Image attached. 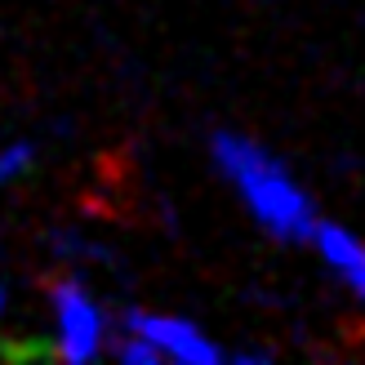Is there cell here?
Listing matches in <instances>:
<instances>
[{
	"label": "cell",
	"instance_id": "1",
	"mask_svg": "<svg viewBox=\"0 0 365 365\" xmlns=\"http://www.w3.org/2000/svg\"><path fill=\"white\" fill-rule=\"evenodd\" d=\"M210 156L267 236H277L285 245H312L321 214L312 196L303 192V182L285 170L281 156H272L263 143L236 130H218L210 138Z\"/></svg>",
	"mask_w": 365,
	"mask_h": 365
},
{
	"label": "cell",
	"instance_id": "2",
	"mask_svg": "<svg viewBox=\"0 0 365 365\" xmlns=\"http://www.w3.org/2000/svg\"><path fill=\"white\" fill-rule=\"evenodd\" d=\"M53 303V325H58V356L63 361H94L107 352V321L98 312V303L89 299V289L81 281H53L49 285Z\"/></svg>",
	"mask_w": 365,
	"mask_h": 365
},
{
	"label": "cell",
	"instance_id": "3",
	"mask_svg": "<svg viewBox=\"0 0 365 365\" xmlns=\"http://www.w3.org/2000/svg\"><path fill=\"white\" fill-rule=\"evenodd\" d=\"M120 330H134L143 339H152L165 361H182V365H223L227 352L200 330L187 317H170V312H143V307H130L120 321Z\"/></svg>",
	"mask_w": 365,
	"mask_h": 365
},
{
	"label": "cell",
	"instance_id": "4",
	"mask_svg": "<svg viewBox=\"0 0 365 365\" xmlns=\"http://www.w3.org/2000/svg\"><path fill=\"white\" fill-rule=\"evenodd\" d=\"M312 250H317V259L330 272H339V277L352 285V294L365 303V241L361 236L352 227H343V223L321 218V227L312 236Z\"/></svg>",
	"mask_w": 365,
	"mask_h": 365
},
{
	"label": "cell",
	"instance_id": "5",
	"mask_svg": "<svg viewBox=\"0 0 365 365\" xmlns=\"http://www.w3.org/2000/svg\"><path fill=\"white\" fill-rule=\"evenodd\" d=\"M107 352H112L116 361H125V365H160V361H165V352H160L152 339H143L134 330H125L120 339H112V343H107Z\"/></svg>",
	"mask_w": 365,
	"mask_h": 365
},
{
	"label": "cell",
	"instance_id": "6",
	"mask_svg": "<svg viewBox=\"0 0 365 365\" xmlns=\"http://www.w3.org/2000/svg\"><path fill=\"white\" fill-rule=\"evenodd\" d=\"M31 165H36V148H31V143H9V148H0V187L18 182Z\"/></svg>",
	"mask_w": 365,
	"mask_h": 365
},
{
	"label": "cell",
	"instance_id": "7",
	"mask_svg": "<svg viewBox=\"0 0 365 365\" xmlns=\"http://www.w3.org/2000/svg\"><path fill=\"white\" fill-rule=\"evenodd\" d=\"M0 307H5V289H0Z\"/></svg>",
	"mask_w": 365,
	"mask_h": 365
}]
</instances>
